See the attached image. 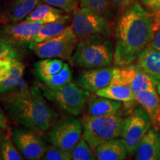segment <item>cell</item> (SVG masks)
Instances as JSON below:
<instances>
[{
    "label": "cell",
    "mask_w": 160,
    "mask_h": 160,
    "mask_svg": "<svg viewBox=\"0 0 160 160\" xmlns=\"http://www.w3.org/2000/svg\"><path fill=\"white\" fill-rule=\"evenodd\" d=\"M153 35L151 14L138 2L124 10L115 26V67L137 61L140 53L148 47Z\"/></svg>",
    "instance_id": "1"
},
{
    "label": "cell",
    "mask_w": 160,
    "mask_h": 160,
    "mask_svg": "<svg viewBox=\"0 0 160 160\" xmlns=\"http://www.w3.org/2000/svg\"><path fill=\"white\" fill-rule=\"evenodd\" d=\"M3 103L12 121L40 133L48 131L57 118L42 91L37 85L29 87L23 79L14 91L4 96Z\"/></svg>",
    "instance_id": "2"
},
{
    "label": "cell",
    "mask_w": 160,
    "mask_h": 160,
    "mask_svg": "<svg viewBox=\"0 0 160 160\" xmlns=\"http://www.w3.org/2000/svg\"><path fill=\"white\" fill-rule=\"evenodd\" d=\"M114 59V47L111 40L95 36L80 40L73 51L71 61L85 69L111 66Z\"/></svg>",
    "instance_id": "3"
},
{
    "label": "cell",
    "mask_w": 160,
    "mask_h": 160,
    "mask_svg": "<svg viewBox=\"0 0 160 160\" xmlns=\"http://www.w3.org/2000/svg\"><path fill=\"white\" fill-rule=\"evenodd\" d=\"M124 120L121 115L92 117L84 120L83 137L94 152L98 146L122 136Z\"/></svg>",
    "instance_id": "4"
},
{
    "label": "cell",
    "mask_w": 160,
    "mask_h": 160,
    "mask_svg": "<svg viewBox=\"0 0 160 160\" xmlns=\"http://www.w3.org/2000/svg\"><path fill=\"white\" fill-rule=\"evenodd\" d=\"M41 88L46 99L73 116L79 115L83 111L90 96L89 91L71 82L58 88H49L43 85Z\"/></svg>",
    "instance_id": "5"
},
{
    "label": "cell",
    "mask_w": 160,
    "mask_h": 160,
    "mask_svg": "<svg viewBox=\"0 0 160 160\" xmlns=\"http://www.w3.org/2000/svg\"><path fill=\"white\" fill-rule=\"evenodd\" d=\"M78 40L73 28L70 25L57 37L42 42H33L29 48L41 59L59 58L69 60L79 42Z\"/></svg>",
    "instance_id": "6"
},
{
    "label": "cell",
    "mask_w": 160,
    "mask_h": 160,
    "mask_svg": "<svg viewBox=\"0 0 160 160\" xmlns=\"http://www.w3.org/2000/svg\"><path fill=\"white\" fill-rule=\"evenodd\" d=\"M71 26L79 40L95 36L108 37L111 34V27L104 16L88 8L73 11Z\"/></svg>",
    "instance_id": "7"
},
{
    "label": "cell",
    "mask_w": 160,
    "mask_h": 160,
    "mask_svg": "<svg viewBox=\"0 0 160 160\" xmlns=\"http://www.w3.org/2000/svg\"><path fill=\"white\" fill-rule=\"evenodd\" d=\"M151 119L143 108H137L124 120L122 141L128 154L137 151L140 142L151 128Z\"/></svg>",
    "instance_id": "8"
},
{
    "label": "cell",
    "mask_w": 160,
    "mask_h": 160,
    "mask_svg": "<svg viewBox=\"0 0 160 160\" xmlns=\"http://www.w3.org/2000/svg\"><path fill=\"white\" fill-rule=\"evenodd\" d=\"M47 134L51 143L64 151L71 152L82 133V125L79 119L66 117L53 124Z\"/></svg>",
    "instance_id": "9"
},
{
    "label": "cell",
    "mask_w": 160,
    "mask_h": 160,
    "mask_svg": "<svg viewBox=\"0 0 160 160\" xmlns=\"http://www.w3.org/2000/svg\"><path fill=\"white\" fill-rule=\"evenodd\" d=\"M111 85L128 86L134 93L157 91V84L137 63L115 67Z\"/></svg>",
    "instance_id": "10"
},
{
    "label": "cell",
    "mask_w": 160,
    "mask_h": 160,
    "mask_svg": "<svg viewBox=\"0 0 160 160\" xmlns=\"http://www.w3.org/2000/svg\"><path fill=\"white\" fill-rule=\"evenodd\" d=\"M12 139L20 153L25 159H42L48 146L34 130L16 128L12 131Z\"/></svg>",
    "instance_id": "11"
},
{
    "label": "cell",
    "mask_w": 160,
    "mask_h": 160,
    "mask_svg": "<svg viewBox=\"0 0 160 160\" xmlns=\"http://www.w3.org/2000/svg\"><path fill=\"white\" fill-rule=\"evenodd\" d=\"M42 22L24 20L18 23L5 25L0 28V37L11 42L16 48H30L34 42L36 36L44 25Z\"/></svg>",
    "instance_id": "12"
},
{
    "label": "cell",
    "mask_w": 160,
    "mask_h": 160,
    "mask_svg": "<svg viewBox=\"0 0 160 160\" xmlns=\"http://www.w3.org/2000/svg\"><path fill=\"white\" fill-rule=\"evenodd\" d=\"M113 68L110 67L87 69L79 73L77 84L80 88L89 92H97L111 85Z\"/></svg>",
    "instance_id": "13"
},
{
    "label": "cell",
    "mask_w": 160,
    "mask_h": 160,
    "mask_svg": "<svg viewBox=\"0 0 160 160\" xmlns=\"http://www.w3.org/2000/svg\"><path fill=\"white\" fill-rule=\"evenodd\" d=\"M39 3V0H6L0 11V23L5 25L22 22Z\"/></svg>",
    "instance_id": "14"
},
{
    "label": "cell",
    "mask_w": 160,
    "mask_h": 160,
    "mask_svg": "<svg viewBox=\"0 0 160 160\" xmlns=\"http://www.w3.org/2000/svg\"><path fill=\"white\" fill-rule=\"evenodd\" d=\"M136 153L137 160L160 159V129L150 128L142 139Z\"/></svg>",
    "instance_id": "15"
},
{
    "label": "cell",
    "mask_w": 160,
    "mask_h": 160,
    "mask_svg": "<svg viewBox=\"0 0 160 160\" xmlns=\"http://www.w3.org/2000/svg\"><path fill=\"white\" fill-rule=\"evenodd\" d=\"M136 100L147 112L153 128L160 129V97L157 91H141L135 93Z\"/></svg>",
    "instance_id": "16"
},
{
    "label": "cell",
    "mask_w": 160,
    "mask_h": 160,
    "mask_svg": "<svg viewBox=\"0 0 160 160\" xmlns=\"http://www.w3.org/2000/svg\"><path fill=\"white\" fill-rule=\"evenodd\" d=\"M137 63L157 85L160 84V51L148 47L138 57Z\"/></svg>",
    "instance_id": "17"
},
{
    "label": "cell",
    "mask_w": 160,
    "mask_h": 160,
    "mask_svg": "<svg viewBox=\"0 0 160 160\" xmlns=\"http://www.w3.org/2000/svg\"><path fill=\"white\" fill-rule=\"evenodd\" d=\"M96 157L99 160H123L127 157V150L122 139L114 138L98 146Z\"/></svg>",
    "instance_id": "18"
},
{
    "label": "cell",
    "mask_w": 160,
    "mask_h": 160,
    "mask_svg": "<svg viewBox=\"0 0 160 160\" xmlns=\"http://www.w3.org/2000/svg\"><path fill=\"white\" fill-rule=\"evenodd\" d=\"M65 11L47 3H39L25 20L49 23L58 21L65 17Z\"/></svg>",
    "instance_id": "19"
},
{
    "label": "cell",
    "mask_w": 160,
    "mask_h": 160,
    "mask_svg": "<svg viewBox=\"0 0 160 160\" xmlns=\"http://www.w3.org/2000/svg\"><path fill=\"white\" fill-rule=\"evenodd\" d=\"M99 97L92 99L89 102L88 108L89 116L102 117L114 115L117 113L122 105L121 101H117L105 97Z\"/></svg>",
    "instance_id": "20"
},
{
    "label": "cell",
    "mask_w": 160,
    "mask_h": 160,
    "mask_svg": "<svg viewBox=\"0 0 160 160\" xmlns=\"http://www.w3.org/2000/svg\"><path fill=\"white\" fill-rule=\"evenodd\" d=\"M25 65L19 59L13 60L11 72L8 77L0 82V96L9 94L17 88L18 85L23 79Z\"/></svg>",
    "instance_id": "21"
},
{
    "label": "cell",
    "mask_w": 160,
    "mask_h": 160,
    "mask_svg": "<svg viewBox=\"0 0 160 160\" xmlns=\"http://www.w3.org/2000/svg\"><path fill=\"white\" fill-rule=\"evenodd\" d=\"M97 97L108 98L117 101L128 102L136 100L135 93L128 86L123 85H110L95 92Z\"/></svg>",
    "instance_id": "22"
},
{
    "label": "cell",
    "mask_w": 160,
    "mask_h": 160,
    "mask_svg": "<svg viewBox=\"0 0 160 160\" xmlns=\"http://www.w3.org/2000/svg\"><path fill=\"white\" fill-rule=\"evenodd\" d=\"M70 17L66 15L63 19L52 22L45 23L41 28L34 39V42H42L57 37L68 28Z\"/></svg>",
    "instance_id": "23"
},
{
    "label": "cell",
    "mask_w": 160,
    "mask_h": 160,
    "mask_svg": "<svg viewBox=\"0 0 160 160\" xmlns=\"http://www.w3.org/2000/svg\"><path fill=\"white\" fill-rule=\"evenodd\" d=\"M62 59L57 58H47L37 62L35 65V71L38 78L42 82L57 74L65 66Z\"/></svg>",
    "instance_id": "24"
},
{
    "label": "cell",
    "mask_w": 160,
    "mask_h": 160,
    "mask_svg": "<svg viewBox=\"0 0 160 160\" xmlns=\"http://www.w3.org/2000/svg\"><path fill=\"white\" fill-rule=\"evenodd\" d=\"M72 159L73 160H94L97 157L93 154V150L85 139L81 138L77 145L71 151Z\"/></svg>",
    "instance_id": "25"
},
{
    "label": "cell",
    "mask_w": 160,
    "mask_h": 160,
    "mask_svg": "<svg viewBox=\"0 0 160 160\" xmlns=\"http://www.w3.org/2000/svg\"><path fill=\"white\" fill-rule=\"evenodd\" d=\"M72 77L73 75H72L71 70L70 68L69 65L65 63L61 71L45 80L43 83L44 85L49 88L61 87V86L71 82Z\"/></svg>",
    "instance_id": "26"
},
{
    "label": "cell",
    "mask_w": 160,
    "mask_h": 160,
    "mask_svg": "<svg viewBox=\"0 0 160 160\" xmlns=\"http://www.w3.org/2000/svg\"><path fill=\"white\" fill-rule=\"evenodd\" d=\"M1 157L4 160H21L23 159L19 151L15 147L13 139L8 137H4L1 143Z\"/></svg>",
    "instance_id": "27"
},
{
    "label": "cell",
    "mask_w": 160,
    "mask_h": 160,
    "mask_svg": "<svg viewBox=\"0 0 160 160\" xmlns=\"http://www.w3.org/2000/svg\"><path fill=\"white\" fill-rule=\"evenodd\" d=\"M18 48L8 40L0 37V59H19Z\"/></svg>",
    "instance_id": "28"
},
{
    "label": "cell",
    "mask_w": 160,
    "mask_h": 160,
    "mask_svg": "<svg viewBox=\"0 0 160 160\" xmlns=\"http://www.w3.org/2000/svg\"><path fill=\"white\" fill-rule=\"evenodd\" d=\"M44 160H71V152L64 151L57 146H48L45 155L42 158Z\"/></svg>",
    "instance_id": "29"
},
{
    "label": "cell",
    "mask_w": 160,
    "mask_h": 160,
    "mask_svg": "<svg viewBox=\"0 0 160 160\" xmlns=\"http://www.w3.org/2000/svg\"><path fill=\"white\" fill-rule=\"evenodd\" d=\"M81 7H85L97 11L102 16L108 10V0H77Z\"/></svg>",
    "instance_id": "30"
},
{
    "label": "cell",
    "mask_w": 160,
    "mask_h": 160,
    "mask_svg": "<svg viewBox=\"0 0 160 160\" xmlns=\"http://www.w3.org/2000/svg\"><path fill=\"white\" fill-rule=\"evenodd\" d=\"M44 2L62 10L65 13H72L76 9V0H42Z\"/></svg>",
    "instance_id": "31"
},
{
    "label": "cell",
    "mask_w": 160,
    "mask_h": 160,
    "mask_svg": "<svg viewBox=\"0 0 160 160\" xmlns=\"http://www.w3.org/2000/svg\"><path fill=\"white\" fill-rule=\"evenodd\" d=\"M14 59H0V82L9 74Z\"/></svg>",
    "instance_id": "32"
},
{
    "label": "cell",
    "mask_w": 160,
    "mask_h": 160,
    "mask_svg": "<svg viewBox=\"0 0 160 160\" xmlns=\"http://www.w3.org/2000/svg\"><path fill=\"white\" fill-rule=\"evenodd\" d=\"M137 2L136 0H113V2L119 11L122 12L124 10L128 8L130 5Z\"/></svg>",
    "instance_id": "33"
},
{
    "label": "cell",
    "mask_w": 160,
    "mask_h": 160,
    "mask_svg": "<svg viewBox=\"0 0 160 160\" xmlns=\"http://www.w3.org/2000/svg\"><path fill=\"white\" fill-rule=\"evenodd\" d=\"M142 3L152 12L160 9V0H142Z\"/></svg>",
    "instance_id": "34"
},
{
    "label": "cell",
    "mask_w": 160,
    "mask_h": 160,
    "mask_svg": "<svg viewBox=\"0 0 160 160\" xmlns=\"http://www.w3.org/2000/svg\"><path fill=\"white\" fill-rule=\"evenodd\" d=\"M151 17L153 19V29L155 33L158 31H160V9L153 12L151 13Z\"/></svg>",
    "instance_id": "35"
},
{
    "label": "cell",
    "mask_w": 160,
    "mask_h": 160,
    "mask_svg": "<svg viewBox=\"0 0 160 160\" xmlns=\"http://www.w3.org/2000/svg\"><path fill=\"white\" fill-rule=\"evenodd\" d=\"M149 48L160 51V31L155 32L153 39L148 45Z\"/></svg>",
    "instance_id": "36"
},
{
    "label": "cell",
    "mask_w": 160,
    "mask_h": 160,
    "mask_svg": "<svg viewBox=\"0 0 160 160\" xmlns=\"http://www.w3.org/2000/svg\"><path fill=\"white\" fill-rule=\"evenodd\" d=\"M0 128L3 131H6L8 128V120L1 108H0Z\"/></svg>",
    "instance_id": "37"
},
{
    "label": "cell",
    "mask_w": 160,
    "mask_h": 160,
    "mask_svg": "<svg viewBox=\"0 0 160 160\" xmlns=\"http://www.w3.org/2000/svg\"><path fill=\"white\" fill-rule=\"evenodd\" d=\"M157 91L158 94H159L160 97V84H158V85H157Z\"/></svg>",
    "instance_id": "38"
},
{
    "label": "cell",
    "mask_w": 160,
    "mask_h": 160,
    "mask_svg": "<svg viewBox=\"0 0 160 160\" xmlns=\"http://www.w3.org/2000/svg\"><path fill=\"white\" fill-rule=\"evenodd\" d=\"M1 128H0V148H1V143H2V131H1Z\"/></svg>",
    "instance_id": "39"
},
{
    "label": "cell",
    "mask_w": 160,
    "mask_h": 160,
    "mask_svg": "<svg viewBox=\"0 0 160 160\" xmlns=\"http://www.w3.org/2000/svg\"><path fill=\"white\" fill-rule=\"evenodd\" d=\"M1 9H2V7H1V3H0V11H1Z\"/></svg>",
    "instance_id": "40"
},
{
    "label": "cell",
    "mask_w": 160,
    "mask_h": 160,
    "mask_svg": "<svg viewBox=\"0 0 160 160\" xmlns=\"http://www.w3.org/2000/svg\"><path fill=\"white\" fill-rule=\"evenodd\" d=\"M0 159H2V157H1V155H0Z\"/></svg>",
    "instance_id": "41"
}]
</instances>
